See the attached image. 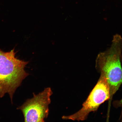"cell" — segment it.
I'll return each mask as SVG.
<instances>
[{
	"instance_id": "3",
	"label": "cell",
	"mask_w": 122,
	"mask_h": 122,
	"mask_svg": "<svg viewBox=\"0 0 122 122\" xmlns=\"http://www.w3.org/2000/svg\"><path fill=\"white\" fill-rule=\"evenodd\" d=\"M110 98V92L107 81L104 76L100 75L95 86L80 110L72 115L63 116V120L83 121L86 120L91 112H94L102 104Z\"/></svg>"
},
{
	"instance_id": "5",
	"label": "cell",
	"mask_w": 122,
	"mask_h": 122,
	"mask_svg": "<svg viewBox=\"0 0 122 122\" xmlns=\"http://www.w3.org/2000/svg\"><path fill=\"white\" fill-rule=\"evenodd\" d=\"M113 105L114 107L116 108L120 107L121 109V114L119 120L120 122H122V98L120 100L115 101L113 102Z\"/></svg>"
},
{
	"instance_id": "2",
	"label": "cell",
	"mask_w": 122,
	"mask_h": 122,
	"mask_svg": "<svg viewBox=\"0 0 122 122\" xmlns=\"http://www.w3.org/2000/svg\"><path fill=\"white\" fill-rule=\"evenodd\" d=\"M14 49L8 52L0 49V98L9 94L13 103L14 94L29 74L25 68L29 61L15 56Z\"/></svg>"
},
{
	"instance_id": "4",
	"label": "cell",
	"mask_w": 122,
	"mask_h": 122,
	"mask_svg": "<svg viewBox=\"0 0 122 122\" xmlns=\"http://www.w3.org/2000/svg\"><path fill=\"white\" fill-rule=\"evenodd\" d=\"M52 94L51 88H46L36 95L33 93L32 98L27 99L18 107L17 109L21 110L23 114L24 122H45L49 113V106Z\"/></svg>"
},
{
	"instance_id": "1",
	"label": "cell",
	"mask_w": 122,
	"mask_h": 122,
	"mask_svg": "<svg viewBox=\"0 0 122 122\" xmlns=\"http://www.w3.org/2000/svg\"><path fill=\"white\" fill-rule=\"evenodd\" d=\"M122 37L116 34L113 36L110 46L99 53L96 58V68L100 75L106 78L110 89L107 115L108 117L113 97L122 83Z\"/></svg>"
}]
</instances>
